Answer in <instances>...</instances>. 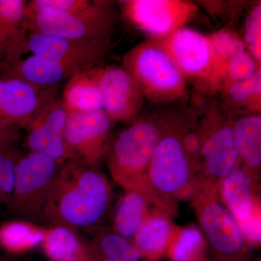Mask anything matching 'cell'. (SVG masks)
Masks as SVG:
<instances>
[{"label":"cell","instance_id":"1","mask_svg":"<svg viewBox=\"0 0 261 261\" xmlns=\"http://www.w3.org/2000/svg\"><path fill=\"white\" fill-rule=\"evenodd\" d=\"M111 197L109 182L95 167L67 161L53 182L40 221L74 231L92 227L106 216Z\"/></svg>","mask_w":261,"mask_h":261},{"label":"cell","instance_id":"2","mask_svg":"<svg viewBox=\"0 0 261 261\" xmlns=\"http://www.w3.org/2000/svg\"><path fill=\"white\" fill-rule=\"evenodd\" d=\"M162 132L152 122L135 121L111 142L107 164L111 176L126 192L147 197V174L149 163Z\"/></svg>","mask_w":261,"mask_h":261},{"label":"cell","instance_id":"3","mask_svg":"<svg viewBox=\"0 0 261 261\" xmlns=\"http://www.w3.org/2000/svg\"><path fill=\"white\" fill-rule=\"evenodd\" d=\"M111 2H91L84 10L63 12L43 10L24 18L28 34H41L66 39L111 41L116 23Z\"/></svg>","mask_w":261,"mask_h":261},{"label":"cell","instance_id":"4","mask_svg":"<svg viewBox=\"0 0 261 261\" xmlns=\"http://www.w3.org/2000/svg\"><path fill=\"white\" fill-rule=\"evenodd\" d=\"M123 68L144 97L153 102H169L185 92V75L159 42L142 43L130 49L123 57Z\"/></svg>","mask_w":261,"mask_h":261},{"label":"cell","instance_id":"5","mask_svg":"<svg viewBox=\"0 0 261 261\" xmlns=\"http://www.w3.org/2000/svg\"><path fill=\"white\" fill-rule=\"evenodd\" d=\"M63 164L37 152L20 154L15 166L14 186L8 210L20 221H40L48 195Z\"/></svg>","mask_w":261,"mask_h":261},{"label":"cell","instance_id":"6","mask_svg":"<svg viewBox=\"0 0 261 261\" xmlns=\"http://www.w3.org/2000/svg\"><path fill=\"white\" fill-rule=\"evenodd\" d=\"M193 171V164L185 152L181 137L162 132L147 171L149 200H157V196L171 198L183 194L190 186Z\"/></svg>","mask_w":261,"mask_h":261},{"label":"cell","instance_id":"7","mask_svg":"<svg viewBox=\"0 0 261 261\" xmlns=\"http://www.w3.org/2000/svg\"><path fill=\"white\" fill-rule=\"evenodd\" d=\"M113 123L102 110L68 113L63 132L67 160L95 167L107 155Z\"/></svg>","mask_w":261,"mask_h":261},{"label":"cell","instance_id":"8","mask_svg":"<svg viewBox=\"0 0 261 261\" xmlns=\"http://www.w3.org/2000/svg\"><path fill=\"white\" fill-rule=\"evenodd\" d=\"M68 114L58 94V86L44 89L37 109L24 128L30 152L46 154L61 164L66 162L63 132Z\"/></svg>","mask_w":261,"mask_h":261},{"label":"cell","instance_id":"9","mask_svg":"<svg viewBox=\"0 0 261 261\" xmlns=\"http://www.w3.org/2000/svg\"><path fill=\"white\" fill-rule=\"evenodd\" d=\"M219 187L210 182L197 184L194 202L201 228L211 247L224 255L240 253L245 238L234 219L218 200Z\"/></svg>","mask_w":261,"mask_h":261},{"label":"cell","instance_id":"10","mask_svg":"<svg viewBox=\"0 0 261 261\" xmlns=\"http://www.w3.org/2000/svg\"><path fill=\"white\" fill-rule=\"evenodd\" d=\"M123 15L137 29L163 40L185 27L197 6L181 0H128L121 2Z\"/></svg>","mask_w":261,"mask_h":261},{"label":"cell","instance_id":"11","mask_svg":"<svg viewBox=\"0 0 261 261\" xmlns=\"http://www.w3.org/2000/svg\"><path fill=\"white\" fill-rule=\"evenodd\" d=\"M99 87L102 110L113 122L132 123L143 106L144 96L123 68L100 67Z\"/></svg>","mask_w":261,"mask_h":261},{"label":"cell","instance_id":"12","mask_svg":"<svg viewBox=\"0 0 261 261\" xmlns=\"http://www.w3.org/2000/svg\"><path fill=\"white\" fill-rule=\"evenodd\" d=\"M27 49L34 56L73 62L91 68L103 66L111 41L66 39L41 34H27Z\"/></svg>","mask_w":261,"mask_h":261},{"label":"cell","instance_id":"13","mask_svg":"<svg viewBox=\"0 0 261 261\" xmlns=\"http://www.w3.org/2000/svg\"><path fill=\"white\" fill-rule=\"evenodd\" d=\"M159 43L184 75L200 76L219 68L208 38L193 29L182 27Z\"/></svg>","mask_w":261,"mask_h":261},{"label":"cell","instance_id":"14","mask_svg":"<svg viewBox=\"0 0 261 261\" xmlns=\"http://www.w3.org/2000/svg\"><path fill=\"white\" fill-rule=\"evenodd\" d=\"M87 69L91 68L81 63L60 61L34 55L13 63L0 61L1 78L16 79L44 88L56 87L75 73Z\"/></svg>","mask_w":261,"mask_h":261},{"label":"cell","instance_id":"15","mask_svg":"<svg viewBox=\"0 0 261 261\" xmlns=\"http://www.w3.org/2000/svg\"><path fill=\"white\" fill-rule=\"evenodd\" d=\"M200 155L207 176L205 180L219 187L221 182L240 164L232 125H221L201 141Z\"/></svg>","mask_w":261,"mask_h":261},{"label":"cell","instance_id":"16","mask_svg":"<svg viewBox=\"0 0 261 261\" xmlns=\"http://www.w3.org/2000/svg\"><path fill=\"white\" fill-rule=\"evenodd\" d=\"M27 1L0 0V54L2 61L21 59L27 49V33L23 27Z\"/></svg>","mask_w":261,"mask_h":261},{"label":"cell","instance_id":"17","mask_svg":"<svg viewBox=\"0 0 261 261\" xmlns=\"http://www.w3.org/2000/svg\"><path fill=\"white\" fill-rule=\"evenodd\" d=\"M4 80L5 94L0 120L19 128H24L37 109L46 88L16 79Z\"/></svg>","mask_w":261,"mask_h":261},{"label":"cell","instance_id":"18","mask_svg":"<svg viewBox=\"0 0 261 261\" xmlns=\"http://www.w3.org/2000/svg\"><path fill=\"white\" fill-rule=\"evenodd\" d=\"M99 68L82 70L67 80L61 99L68 113L102 110L99 87Z\"/></svg>","mask_w":261,"mask_h":261},{"label":"cell","instance_id":"19","mask_svg":"<svg viewBox=\"0 0 261 261\" xmlns=\"http://www.w3.org/2000/svg\"><path fill=\"white\" fill-rule=\"evenodd\" d=\"M221 195L234 221L243 222L259 210L252 196V181L240 164L221 182Z\"/></svg>","mask_w":261,"mask_h":261},{"label":"cell","instance_id":"20","mask_svg":"<svg viewBox=\"0 0 261 261\" xmlns=\"http://www.w3.org/2000/svg\"><path fill=\"white\" fill-rule=\"evenodd\" d=\"M239 159L250 179L257 178L261 164V118L250 115L240 118L233 126Z\"/></svg>","mask_w":261,"mask_h":261},{"label":"cell","instance_id":"21","mask_svg":"<svg viewBox=\"0 0 261 261\" xmlns=\"http://www.w3.org/2000/svg\"><path fill=\"white\" fill-rule=\"evenodd\" d=\"M42 244L51 261H89L87 247L74 231L65 226H53L45 231Z\"/></svg>","mask_w":261,"mask_h":261},{"label":"cell","instance_id":"22","mask_svg":"<svg viewBox=\"0 0 261 261\" xmlns=\"http://www.w3.org/2000/svg\"><path fill=\"white\" fill-rule=\"evenodd\" d=\"M148 199L140 192H126L122 197L115 216L116 233L123 238H135L147 215Z\"/></svg>","mask_w":261,"mask_h":261},{"label":"cell","instance_id":"23","mask_svg":"<svg viewBox=\"0 0 261 261\" xmlns=\"http://www.w3.org/2000/svg\"><path fill=\"white\" fill-rule=\"evenodd\" d=\"M172 235L171 224L166 215H147L136 233L135 246L141 253H159L167 246Z\"/></svg>","mask_w":261,"mask_h":261},{"label":"cell","instance_id":"24","mask_svg":"<svg viewBox=\"0 0 261 261\" xmlns=\"http://www.w3.org/2000/svg\"><path fill=\"white\" fill-rule=\"evenodd\" d=\"M86 247L89 260L100 257L112 260H140V250L118 233L102 231Z\"/></svg>","mask_w":261,"mask_h":261},{"label":"cell","instance_id":"25","mask_svg":"<svg viewBox=\"0 0 261 261\" xmlns=\"http://www.w3.org/2000/svg\"><path fill=\"white\" fill-rule=\"evenodd\" d=\"M45 231L25 221H12L0 226V246L15 253L42 243Z\"/></svg>","mask_w":261,"mask_h":261},{"label":"cell","instance_id":"26","mask_svg":"<svg viewBox=\"0 0 261 261\" xmlns=\"http://www.w3.org/2000/svg\"><path fill=\"white\" fill-rule=\"evenodd\" d=\"M171 256L174 261H194L204 247V235L197 226H187L174 235Z\"/></svg>","mask_w":261,"mask_h":261},{"label":"cell","instance_id":"27","mask_svg":"<svg viewBox=\"0 0 261 261\" xmlns=\"http://www.w3.org/2000/svg\"><path fill=\"white\" fill-rule=\"evenodd\" d=\"M208 39L220 70L224 68V73L226 63L245 51V44L229 32H216Z\"/></svg>","mask_w":261,"mask_h":261},{"label":"cell","instance_id":"28","mask_svg":"<svg viewBox=\"0 0 261 261\" xmlns=\"http://www.w3.org/2000/svg\"><path fill=\"white\" fill-rule=\"evenodd\" d=\"M261 93L260 70L248 80L231 82L228 88L229 97L235 102L260 104Z\"/></svg>","mask_w":261,"mask_h":261},{"label":"cell","instance_id":"29","mask_svg":"<svg viewBox=\"0 0 261 261\" xmlns=\"http://www.w3.org/2000/svg\"><path fill=\"white\" fill-rule=\"evenodd\" d=\"M88 0H32L27 2L24 18L35 14L43 10H53L63 12H77L90 5Z\"/></svg>","mask_w":261,"mask_h":261},{"label":"cell","instance_id":"30","mask_svg":"<svg viewBox=\"0 0 261 261\" xmlns=\"http://www.w3.org/2000/svg\"><path fill=\"white\" fill-rule=\"evenodd\" d=\"M245 44H246L250 56L257 63L261 61V6L252 10L247 18L245 25Z\"/></svg>","mask_w":261,"mask_h":261},{"label":"cell","instance_id":"31","mask_svg":"<svg viewBox=\"0 0 261 261\" xmlns=\"http://www.w3.org/2000/svg\"><path fill=\"white\" fill-rule=\"evenodd\" d=\"M20 154L13 149L0 165V205L9 203L14 186L15 166Z\"/></svg>","mask_w":261,"mask_h":261},{"label":"cell","instance_id":"32","mask_svg":"<svg viewBox=\"0 0 261 261\" xmlns=\"http://www.w3.org/2000/svg\"><path fill=\"white\" fill-rule=\"evenodd\" d=\"M257 70V62L245 51L226 63L224 73H227L231 82H236L251 78Z\"/></svg>","mask_w":261,"mask_h":261},{"label":"cell","instance_id":"33","mask_svg":"<svg viewBox=\"0 0 261 261\" xmlns=\"http://www.w3.org/2000/svg\"><path fill=\"white\" fill-rule=\"evenodd\" d=\"M238 226L243 233V237L253 243H260V214L257 211L251 217L243 222L238 223Z\"/></svg>","mask_w":261,"mask_h":261},{"label":"cell","instance_id":"34","mask_svg":"<svg viewBox=\"0 0 261 261\" xmlns=\"http://www.w3.org/2000/svg\"><path fill=\"white\" fill-rule=\"evenodd\" d=\"M18 140L19 128L0 121V152L15 149V145Z\"/></svg>","mask_w":261,"mask_h":261},{"label":"cell","instance_id":"35","mask_svg":"<svg viewBox=\"0 0 261 261\" xmlns=\"http://www.w3.org/2000/svg\"><path fill=\"white\" fill-rule=\"evenodd\" d=\"M182 143L187 155L189 156L192 163V160L196 156L200 155L201 151V140L195 134H189L182 137ZM193 164V163H192Z\"/></svg>","mask_w":261,"mask_h":261},{"label":"cell","instance_id":"36","mask_svg":"<svg viewBox=\"0 0 261 261\" xmlns=\"http://www.w3.org/2000/svg\"><path fill=\"white\" fill-rule=\"evenodd\" d=\"M5 89V81L4 79L0 77V116H1L2 105H3V97H4Z\"/></svg>","mask_w":261,"mask_h":261},{"label":"cell","instance_id":"37","mask_svg":"<svg viewBox=\"0 0 261 261\" xmlns=\"http://www.w3.org/2000/svg\"><path fill=\"white\" fill-rule=\"evenodd\" d=\"M89 261H140V260H112V259L100 258V257H93V258H89Z\"/></svg>","mask_w":261,"mask_h":261},{"label":"cell","instance_id":"38","mask_svg":"<svg viewBox=\"0 0 261 261\" xmlns=\"http://www.w3.org/2000/svg\"><path fill=\"white\" fill-rule=\"evenodd\" d=\"M0 261H12L11 258L7 255H0Z\"/></svg>","mask_w":261,"mask_h":261},{"label":"cell","instance_id":"39","mask_svg":"<svg viewBox=\"0 0 261 261\" xmlns=\"http://www.w3.org/2000/svg\"><path fill=\"white\" fill-rule=\"evenodd\" d=\"M3 59V57H2L1 54H0V61Z\"/></svg>","mask_w":261,"mask_h":261}]
</instances>
